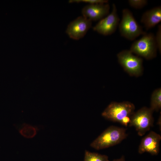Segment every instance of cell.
Here are the masks:
<instances>
[{
  "label": "cell",
  "mask_w": 161,
  "mask_h": 161,
  "mask_svg": "<svg viewBox=\"0 0 161 161\" xmlns=\"http://www.w3.org/2000/svg\"><path fill=\"white\" fill-rule=\"evenodd\" d=\"M134 105L129 102H111L102 113L105 118L127 126L134 112Z\"/></svg>",
  "instance_id": "cell-1"
},
{
  "label": "cell",
  "mask_w": 161,
  "mask_h": 161,
  "mask_svg": "<svg viewBox=\"0 0 161 161\" xmlns=\"http://www.w3.org/2000/svg\"><path fill=\"white\" fill-rule=\"evenodd\" d=\"M127 136L126 129L111 126L94 140L90 146L97 150L106 148L119 144Z\"/></svg>",
  "instance_id": "cell-2"
},
{
  "label": "cell",
  "mask_w": 161,
  "mask_h": 161,
  "mask_svg": "<svg viewBox=\"0 0 161 161\" xmlns=\"http://www.w3.org/2000/svg\"><path fill=\"white\" fill-rule=\"evenodd\" d=\"M157 49L154 35L146 32L132 44L129 50L138 56L150 60L156 56Z\"/></svg>",
  "instance_id": "cell-3"
},
{
  "label": "cell",
  "mask_w": 161,
  "mask_h": 161,
  "mask_svg": "<svg viewBox=\"0 0 161 161\" xmlns=\"http://www.w3.org/2000/svg\"><path fill=\"white\" fill-rule=\"evenodd\" d=\"M118 26L121 35L129 40H134L146 33L137 21L132 13L127 8L122 10V18Z\"/></svg>",
  "instance_id": "cell-4"
},
{
  "label": "cell",
  "mask_w": 161,
  "mask_h": 161,
  "mask_svg": "<svg viewBox=\"0 0 161 161\" xmlns=\"http://www.w3.org/2000/svg\"><path fill=\"white\" fill-rule=\"evenodd\" d=\"M153 112L149 108L143 107L134 112L130 118L129 126L134 127L140 136H143L153 126Z\"/></svg>",
  "instance_id": "cell-5"
},
{
  "label": "cell",
  "mask_w": 161,
  "mask_h": 161,
  "mask_svg": "<svg viewBox=\"0 0 161 161\" xmlns=\"http://www.w3.org/2000/svg\"><path fill=\"white\" fill-rule=\"evenodd\" d=\"M118 61L124 69L131 76H139L143 71V60L129 50H124L117 55Z\"/></svg>",
  "instance_id": "cell-6"
},
{
  "label": "cell",
  "mask_w": 161,
  "mask_h": 161,
  "mask_svg": "<svg viewBox=\"0 0 161 161\" xmlns=\"http://www.w3.org/2000/svg\"><path fill=\"white\" fill-rule=\"evenodd\" d=\"M119 20L116 5L113 4L111 13L106 17L100 20L93 29L102 35H111L116 31L119 25Z\"/></svg>",
  "instance_id": "cell-7"
},
{
  "label": "cell",
  "mask_w": 161,
  "mask_h": 161,
  "mask_svg": "<svg viewBox=\"0 0 161 161\" xmlns=\"http://www.w3.org/2000/svg\"><path fill=\"white\" fill-rule=\"evenodd\" d=\"M92 21L83 16L78 17L68 25L66 33L73 39L83 38L92 27Z\"/></svg>",
  "instance_id": "cell-8"
},
{
  "label": "cell",
  "mask_w": 161,
  "mask_h": 161,
  "mask_svg": "<svg viewBox=\"0 0 161 161\" xmlns=\"http://www.w3.org/2000/svg\"><path fill=\"white\" fill-rule=\"evenodd\" d=\"M161 140L160 135L154 131H151L142 139L139 147V153L142 154L147 152L153 155H158Z\"/></svg>",
  "instance_id": "cell-9"
},
{
  "label": "cell",
  "mask_w": 161,
  "mask_h": 161,
  "mask_svg": "<svg viewBox=\"0 0 161 161\" xmlns=\"http://www.w3.org/2000/svg\"><path fill=\"white\" fill-rule=\"evenodd\" d=\"M110 6L109 4H89L82 10L83 16L91 21L100 20L109 14Z\"/></svg>",
  "instance_id": "cell-10"
},
{
  "label": "cell",
  "mask_w": 161,
  "mask_h": 161,
  "mask_svg": "<svg viewBox=\"0 0 161 161\" xmlns=\"http://www.w3.org/2000/svg\"><path fill=\"white\" fill-rule=\"evenodd\" d=\"M161 21V6H157L145 11L142 15L140 20L147 30L153 27Z\"/></svg>",
  "instance_id": "cell-11"
},
{
  "label": "cell",
  "mask_w": 161,
  "mask_h": 161,
  "mask_svg": "<svg viewBox=\"0 0 161 161\" xmlns=\"http://www.w3.org/2000/svg\"><path fill=\"white\" fill-rule=\"evenodd\" d=\"M161 108V89H157L153 92L151 97L150 107L153 112L158 111Z\"/></svg>",
  "instance_id": "cell-12"
},
{
  "label": "cell",
  "mask_w": 161,
  "mask_h": 161,
  "mask_svg": "<svg viewBox=\"0 0 161 161\" xmlns=\"http://www.w3.org/2000/svg\"><path fill=\"white\" fill-rule=\"evenodd\" d=\"M37 129L35 126L27 124H23L19 131L20 134L27 138L34 137L37 133Z\"/></svg>",
  "instance_id": "cell-13"
},
{
  "label": "cell",
  "mask_w": 161,
  "mask_h": 161,
  "mask_svg": "<svg viewBox=\"0 0 161 161\" xmlns=\"http://www.w3.org/2000/svg\"><path fill=\"white\" fill-rule=\"evenodd\" d=\"M84 161H109L108 156L85 150Z\"/></svg>",
  "instance_id": "cell-14"
},
{
  "label": "cell",
  "mask_w": 161,
  "mask_h": 161,
  "mask_svg": "<svg viewBox=\"0 0 161 161\" xmlns=\"http://www.w3.org/2000/svg\"><path fill=\"white\" fill-rule=\"evenodd\" d=\"M128 2L131 7L136 9H141L148 4L146 0H129Z\"/></svg>",
  "instance_id": "cell-15"
},
{
  "label": "cell",
  "mask_w": 161,
  "mask_h": 161,
  "mask_svg": "<svg viewBox=\"0 0 161 161\" xmlns=\"http://www.w3.org/2000/svg\"><path fill=\"white\" fill-rule=\"evenodd\" d=\"M69 3H79L83 2L89 3V4H106L108 3V1L107 0H69Z\"/></svg>",
  "instance_id": "cell-16"
},
{
  "label": "cell",
  "mask_w": 161,
  "mask_h": 161,
  "mask_svg": "<svg viewBox=\"0 0 161 161\" xmlns=\"http://www.w3.org/2000/svg\"><path fill=\"white\" fill-rule=\"evenodd\" d=\"M155 40L158 49L160 52L161 51V25H159L156 35H155Z\"/></svg>",
  "instance_id": "cell-17"
},
{
  "label": "cell",
  "mask_w": 161,
  "mask_h": 161,
  "mask_svg": "<svg viewBox=\"0 0 161 161\" xmlns=\"http://www.w3.org/2000/svg\"><path fill=\"white\" fill-rule=\"evenodd\" d=\"M113 161H125L124 156L123 155L120 158L116 159H114Z\"/></svg>",
  "instance_id": "cell-18"
},
{
  "label": "cell",
  "mask_w": 161,
  "mask_h": 161,
  "mask_svg": "<svg viewBox=\"0 0 161 161\" xmlns=\"http://www.w3.org/2000/svg\"><path fill=\"white\" fill-rule=\"evenodd\" d=\"M161 114L160 116H159V118H158V121L157 122V124L159 125L160 128V130H161Z\"/></svg>",
  "instance_id": "cell-19"
}]
</instances>
